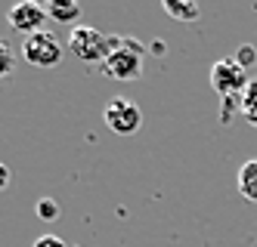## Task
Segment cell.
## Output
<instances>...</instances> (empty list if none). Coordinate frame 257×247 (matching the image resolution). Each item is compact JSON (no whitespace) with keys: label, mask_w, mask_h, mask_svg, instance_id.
Here are the masks:
<instances>
[{"label":"cell","mask_w":257,"mask_h":247,"mask_svg":"<svg viewBox=\"0 0 257 247\" xmlns=\"http://www.w3.org/2000/svg\"><path fill=\"white\" fill-rule=\"evenodd\" d=\"M102 74L115 81H137L143 74V47L131 37H112V53L102 62Z\"/></svg>","instance_id":"6da1fadb"},{"label":"cell","mask_w":257,"mask_h":247,"mask_svg":"<svg viewBox=\"0 0 257 247\" xmlns=\"http://www.w3.org/2000/svg\"><path fill=\"white\" fill-rule=\"evenodd\" d=\"M68 53L75 56L78 62L102 65L108 59V53H112V37L102 34L93 25H75L68 34Z\"/></svg>","instance_id":"7a4b0ae2"},{"label":"cell","mask_w":257,"mask_h":247,"mask_svg":"<svg viewBox=\"0 0 257 247\" xmlns=\"http://www.w3.org/2000/svg\"><path fill=\"white\" fill-rule=\"evenodd\" d=\"M62 41L53 31H38V34H31L22 41V59L34 68H53V65H59L62 62Z\"/></svg>","instance_id":"3957f363"},{"label":"cell","mask_w":257,"mask_h":247,"mask_svg":"<svg viewBox=\"0 0 257 247\" xmlns=\"http://www.w3.org/2000/svg\"><path fill=\"white\" fill-rule=\"evenodd\" d=\"M211 87H214L217 96H223V99H238V96H245L251 81H248L245 68L235 59H220V62L211 65Z\"/></svg>","instance_id":"277c9868"},{"label":"cell","mask_w":257,"mask_h":247,"mask_svg":"<svg viewBox=\"0 0 257 247\" xmlns=\"http://www.w3.org/2000/svg\"><path fill=\"white\" fill-rule=\"evenodd\" d=\"M102 118H105V127L112 133H118V136H134V133H140V127H143V111L127 96L108 99Z\"/></svg>","instance_id":"5b68a950"},{"label":"cell","mask_w":257,"mask_h":247,"mask_svg":"<svg viewBox=\"0 0 257 247\" xmlns=\"http://www.w3.org/2000/svg\"><path fill=\"white\" fill-rule=\"evenodd\" d=\"M47 19H50V16H47V7L34 4V0H22V4L10 7V13H7L10 28H13V31H19V34H25V37L44 31L41 25L47 22Z\"/></svg>","instance_id":"8992f818"},{"label":"cell","mask_w":257,"mask_h":247,"mask_svg":"<svg viewBox=\"0 0 257 247\" xmlns=\"http://www.w3.org/2000/svg\"><path fill=\"white\" fill-rule=\"evenodd\" d=\"M235 185H238V192H242V198L257 204V158H251V161H245L242 167H238Z\"/></svg>","instance_id":"52a82bcc"},{"label":"cell","mask_w":257,"mask_h":247,"mask_svg":"<svg viewBox=\"0 0 257 247\" xmlns=\"http://www.w3.org/2000/svg\"><path fill=\"white\" fill-rule=\"evenodd\" d=\"M164 16L177 19V22H195L201 16V10L192 0H164Z\"/></svg>","instance_id":"ba28073f"},{"label":"cell","mask_w":257,"mask_h":247,"mask_svg":"<svg viewBox=\"0 0 257 247\" xmlns=\"http://www.w3.org/2000/svg\"><path fill=\"white\" fill-rule=\"evenodd\" d=\"M47 16L56 19V22H78L81 7L75 4V0H53V4H47Z\"/></svg>","instance_id":"9c48e42d"},{"label":"cell","mask_w":257,"mask_h":247,"mask_svg":"<svg viewBox=\"0 0 257 247\" xmlns=\"http://www.w3.org/2000/svg\"><path fill=\"white\" fill-rule=\"evenodd\" d=\"M242 115H245V121L251 127H257V81H251V87L242 96Z\"/></svg>","instance_id":"30bf717a"},{"label":"cell","mask_w":257,"mask_h":247,"mask_svg":"<svg viewBox=\"0 0 257 247\" xmlns=\"http://www.w3.org/2000/svg\"><path fill=\"white\" fill-rule=\"evenodd\" d=\"M34 213H38L44 222H53V219L59 216V204L53 201V198H41V201H38V207H34Z\"/></svg>","instance_id":"8fae6325"},{"label":"cell","mask_w":257,"mask_h":247,"mask_svg":"<svg viewBox=\"0 0 257 247\" xmlns=\"http://www.w3.org/2000/svg\"><path fill=\"white\" fill-rule=\"evenodd\" d=\"M13 68H16V56L7 41H0V78H10Z\"/></svg>","instance_id":"7c38bea8"},{"label":"cell","mask_w":257,"mask_h":247,"mask_svg":"<svg viewBox=\"0 0 257 247\" xmlns=\"http://www.w3.org/2000/svg\"><path fill=\"white\" fill-rule=\"evenodd\" d=\"M232 59H235L238 65H242V68H248V65H254V62H257V50H254L251 44H242V47L235 50V56H232Z\"/></svg>","instance_id":"4fadbf2b"},{"label":"cell","mask_w":257,"mask_h":247,"mask_svg":"<svg viewBox=\"0 0 257 247\" xmlns=\"http://www.w3.org/2000/svg\"><path fill=\"white\" fill-rule=\"evenodd\" d=\"M31 247H68V244L62 238H56V235H41V238H34Z\"/></svg>","instance_id":"5bb4252c"},{"label":"cell","mask_w":257,"mask_h":247,"mask_svg":"<svg viewBox=\"0 0 257 247\" xmlns=\"http://www.w3.org/2000/svg\"><path fill=\"white\" fill-rule=\"evenodd\" d=\"M7 185H10V167L0 164V188H7Z\"/></svg>","instance_id":"9a60e30c"}]
</instances>
